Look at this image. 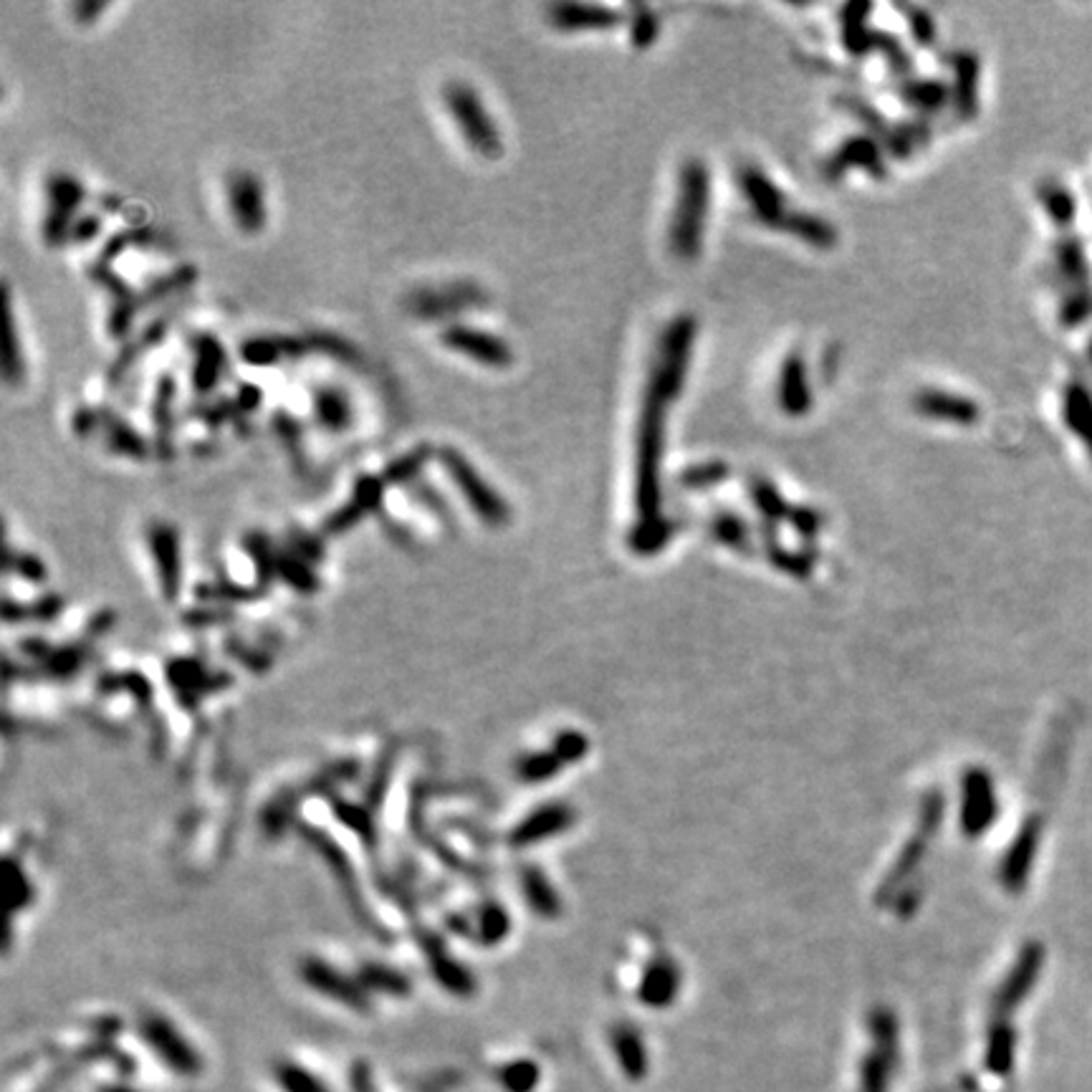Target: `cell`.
Here are the masks:
<instances>
[{
    "label": "cell",
    "instance_id": "cell-1",
    "mask_svg": "<svg viewBox=\"0 0 1092 1092\" xmlns=\"http://www.w3.org/2000/svg\"><path fill=\"white\" fill-rule=\"evenodd\" d=\"M666 405L661 394L645 389L643 415L638 427V473H635V501H638L640 526L658 523L661 508V458L666 437Z\"/></svg>",
    "mask_w": 1092,
    "mask_h": 1092
},
{
    "label": "cell",
    "instance_id": "cell-2",
    "mask_svg": "<svg viewBox=\"0 0 1092 1092\" xmlns=\"http://www.w3.org/2000/svg\"><path fill=\"white\" fill-rule=\"evenodd\" d=\"M709 200V170L701 160H688L681 170V190H678V205L671 228V248L678 258H693L701 251Z\"/></svg>",
    "mask_w": 1092,
    "mask_h": 1092
},
{
    "label": "cell",
    "instance_id": "cell-3",
    "mask_svg": "<svg viewBox=\"0 0 1092 1092\" xmlns=\"http://www.w3.org/2000/svg\"><path fill=\"white\" fill-rule=\"evenodd\" d=\"M693 339H696V319L693 316H678L663 331L651 379H648V389L661 394L663 400L671 402L681 392L688 362H691Z\"/></svg>",
    "mask_w": 1092,
    "mask_h": 1092
},
{
    "label": "cell",
    "instance_id": "cell-4",
    "mask_svg": "<svg viewBox=\"0 0 1092 1092\" xmlns=\"http://www.w3.org/2000/svg\"><path fill=\"white\" fill-rule=\"evenodd\" d=\"M442 99L448 104L450 114H453L455 124L463 132V137L468 139V144L478 155H501V134H498L493 117L483 107L478 91L473 86L465 84V81H450L442 89Z\"/></svg>",
    "mask_w": 1092,
    "mask_h": 1092
},
{
    "label": "cell",
    "instance_id": "cell-5",
    "mask_svg": "<svg viewBox=\"0 0 1092 1092\" xmlns=\"http://www.w3.org/2000/svg\"><path fill=\"white\" fill-rule=\"evenodd\" d=\"M440 460L450 473V478H453V483L463 493L465 501L470 503V511L480 521L490 523V526H503L508 521V503L490 488L488 480L475 470V465L460 450L442 448Z\"/></svg>",
    "mask_w": 1092,
    "mask_h": 1092
},
{
    "label": "cell",
    "instance_id": "cell-6",
    "mask_svg": "<svg viewBox=\"0 0 1092 1092\" xmlns=\"http://www.w3.org/2000/svg\"><path fill=\"white\" fill-rule=\"evenodd\" d=\"M139 1037L150 1045V1050L170 1067L175 1075L195 1077L203 1070V1060L197 1055L195 1047L180 1034V1029L170 1019L160 1014H147L139 1022Z\"/></svg>",
    "mask_w": 1092,
    "mask_h": 1092
},
{
    "label": "cell",
    "instance_id": "cell-7",
    "mask_svg": "<svg viewBox=\"0 0 1092 1092\" xmlns=\"http://www.w3.org/2000/svg\"><path fill=\"white\" fill-rule=\"evenodd\" d=\"M442 346H448L453 352L465 354V357L475 359V362L485 364V367H508L513 359L511 346L508 341H503L501 336L490 334V331L473 329V326L463 324H450L440 331Z\"/></svg>",
    "mask_w": 1092,
    "mask_h": 1092
},
{
    "label": "cell",
    "instance_id": "cell-8",
    "mask_svg": "<svg viewBox=\"0 0 1092 1092\" xmlns=\"http://www.w3.org/2000/svg\"><path fill=\"white\" fill-rule=\"evenodd\" d=\"M301 979L311 986L314 991L324 994V997L334 999V1002L344 1004V1007L354 1009L359 1014H367L372 1009L367 999V991L357 984L349 976H341L334 966L324 964L319 959H306L301 964Z\"/></svg>",
    "mask_w": 1092,
    "mask_h": 1092
},
{
    "label": "cell",
    "instance_id": "cell-9",
    "mask_svg": "<svg viewBox=\"0 0 1092 1092\" xmlns=\"http://www.w3.org/2000/svg\"><path fill=\"white\" fill-rule=\"evenodd\" d=\"M81 197H84V187L69 172H56V175L48 177V213L46 223H43V238L51 245H56V240L64 238L66 233H71V215L79 208Z\"/></svg>",
    "mask_w": 1092,
    "mask_h": 1092
},
{
    "label": "cell",
    "instance_id": "cell-10",
    "mask_svg": "<svg viewBox=\"0 0 1092 1092\" xmlns=\"http://www.w3.org/2000/svg\"><path fill=\"white\" fill-rule=\"evenodd\" d=\"M228 200L235 225L243 233H258L266 223V203L258 177L248 170H235L228 177Z\"/></svg>",
    "mask_w": 1092,
    "mask_h": 1092
},
{
    "label": "cell",
    "instance_id": "cell-11",
    "mask_svg": "<svg viewBox=\"0 0 1092 1092\" xmlns=\"http://www.w3.org/2000/svg\"><path fill=\"white\" fill-rule=\"evenodd\" d=\"M147 538H150L152 562H155L162 590L172 600L177 592V582H180V541H177L175 526L167 521H155L147 531Z\"/></svg>",
    "mask_w": 1092,
    "mask_h": 1092
},
{
    "label": "cell",
    "instance_id": "cell-12",
    "mask_svg": "<svg viewBox=\"0 0 1092 1092\" xmlns=\"http://www.w3.org/2000/svg\"><path fill=\"white\" fill-rule=\"evenodd\" d=\"M913 407L923 417L943 422H959V425H974L981 417L979 402L961 397L956 392H943V389H921L913 400Z\"/></svg>",
    "mask_w": 1092,
    "mask_h": 1092
},
{
    "label": "cell",
    "instance_id": "cell-13",
    "mask_svg": "<svg viewBox=\"0 0 1092 1092\" xmlns=\"http://www.w3.org/2000/svg\"><path fill=\"white\" fill-rule=\"evenodd\" d=\"M739 185L741 190H744V195H747L749 203H752L754 215H757L762 223L777 225L779 220L784 218L787 210H784L782 192L777 190V185H774V182L769 180L762 170H759V167H752V165L741 167Z\"/></svg>",
    "mask_w": 1092,
    "mask_h": 1092
},
{
    "label": "cell",
    "instance_id": "cell-14",
    "mask_svg": "<svg viewBox=\"0 0 1092 1092\" xmlns=\"http://www.w3.org/2000/svg\"><path fill=\"white\" fill-rule=\"evenodd\" d=\"M550 21L560 31H595L618 26L620 13L598 3H557L550 8Z\"/></svg>",
    "mask_w": 1092,
    "mask_h": 1092
},
{
    "label": "cell",
    "instance_id": "cell-15",
    "mask_svg": "<svg viewBox=\"0 0 1092 1092\" xmlns=\"http://www.w3.org/2000/svg\"><path fill=\"white\" fill-rule=\"evenodd\" d=\"M1062 420L1065 427L1082 442V450L1092 458V392L1080 379H1070L1062 392Z\"/></svg>",
    "mask_w": 1092,
    "mask_h": 1092
},
{
    "label": "cell",
    "instance_id": "cell-16",
    "mask_svg": "<svg viewBox=\"0 0 1092 1092\" xmlns=\"http://www.w3.org/2000/svg\"><path fill=\"white\" fill-rule=\"evenodd\" d=\"M779 407L787 415H805L812 407V389L807 384V364L800 354H787L779 372Z\"/></svg>",
    "mask_w": 1092,
    "mask_h": 1092
},
{
    "label": "cell",
    "instance_id": "cell-17",
    "mask_svg": "<svg viewBox=\"0 0 1092 1092\" xmlns=\"http://www.w3.org/2000/svg\"><path fill=\"white\" fill-rule=\"evenodd\" d=\"M567 825H570V812L565 807H541L513 830L511 842L513 845H531V842L543 840V837L557 835Z\"/></svg>",
    "mask_w": 1092,
    "mask_h": 1092
},
{
    "label": "cell",
    "instance_id": "cell-18",
    "mask_svg": "<svg viewBox=\"0 0 1092 1092\" xmlns=\"http://www.w3.org/2000/svg\"><path fill=\"white\" fill-rule=\"evenodd\" d=\"M613 1045L625 1077L643 1080L648 1075V1052H645L640 1034L633 1027H618L613 1034Z\"/></svg>",
    "mask_w": 1092,
    "mask_h": 1092
},
{
    "label": "cell",
    "instance_id": "cell-19",
    "mask_svg": "<svg viewBox=\"0 0 1092 1092\" xmlns=\"http://www.w3.org/2000/svg\"><path fill=\"white\" fill-rule=\"evenodd\" d=\"M774 228L789 230V233L800 235L802 240H807L812 245H820V248H832L837 240V230L827 220L810 213H784V218Z\"/></svg>",
    "mask_w": 1092,
    "mask_h": 1092
},
{
    "label": "cell",
    "instance_id": "cell-20",
    "mask_svg": "<svg viewBox=\"0 0 1092 1092\" xmlns=\"http://www.w3.org/2000/svg\"><path fill=\"white\" fill-rule=\"evenodd\" d=\"M956 84H954V102L959 114L969 117L976 112V99H979V64L976 56L961 54L956 56Z\"/></svg>",
    "mask_w": 1092,
    "mask_h": 1092
},
{
    "label": "cell",
    "instance_id": "cell-21",
    "mask_svg": "<svg viewBox=\"0 0 1092 1092\" xmlns=\"http://www.w3.org/2000/svg\"><path fill=\"white\" fill-rule=\"evenodd\" d=\"M314 412L316 420L321 422V427L326 430H346L349 427V402H346L344 394L334 387H319L314 392Z\"/></svg>",
    "mask_w": 1092,
    "mask_h": 1092
},
{
    "label": "cell",
    "instance_id": "cell-22",
    "mask_svg": "<svg viewBox=\"0 0 1092 1092\" xmlns=\"http://www.w3.org/2000/svg\"><path fill=\"white\" fill-rule=\"evenodd\" d=\"M195 389L197 392H208L213 389L215 379L220 377V362H223V352H220L218 341L208 334L195 336Z\"/></svg>",
    "mask_w": 1092,
    "mask_h": 1092
},
{
    "label": "cell",
    "instance_id": "cell-23",
    "mask_svg": "<svg viewBox=\"0 0 1092 1092\" xmlns=\"http://www.w3.org/2000/svg\"><path fill=\"white\" fill-rule=\"evenodd\" d=\"M1039 959H1042L1039 949H1027V954H1024L1022 961H1019V969L1014 971L1012 979L1004 984L1002 994H999V1007L1012 1009L1014 1004H1019L1024 997H1027L1029 986H1032L1034 979H1037Z\"/></svg>",
    "mask_w": 1092,
    "mask_h": 1092
},
{
    "label": "cell",
    "instance_id": "cell-24",
    "mask_svg": "<svg viewBox=\"0 0 1092 1092\" xmlns=\"http://www.w3.org/2000/svg\"><path fill=\"white\" fill-rule=\"evenodd\" d=\"M678 991V974L671 964H658L648 971L643 986H640V999L651 1007H666L673 1002Z\"/></svg>",
    "mask_w": 1092,
    "mask_h": 1092
},
{
    "label": "cell",
    "instance_id": "cell-25",
    "mask_svg": "<svg viewBox=\"0 0 1092 1092\" xmlns=\"http://www.w3.org/2000/svg\"><path fill=\"white\" fill-rule=\"evenodd\" d=\"M896 1062V1055H888V1052L873 1047V1052L865 1057L863 1070H860V1092H888Z\"/></svg>",
    "mask_w": 1092,
    "mask_h": 1092
},
{
    "label": "cell",
    "instance_id": "cell-26",
    "mask_svg": "<svg viewBox=\"0 0 1092 1092\" xmlns=\"http://www.w3.org/2000/svg\"><path fill=\"white\" fill-rule=\"evenodd\" d=\"M865 167V170L870 172H880L878 165H880V152L878 147L873 144V139H853V142H845L840 147V152H837L835 157V175H840L842 170H848V167Z\"/></svg>",
    "mask_w": 1092,
    "mask_h": 1092
},
{
    "label": "cell",
    "instance_id": "cell-27",
    "mask_svg": "<svg viewBox=\"0 0 1092 1092\" xmlns=\"http://www.w3.org/2000/svg\"><path fill=\"white\" fill-rule=\"evenodd\" d=\"M523 898H528V903L538 916H557V911H560V901L552 893V885L533 868L523 873Z\"/></svg>",
    "mask_w": 1092,
    "mask_h": 1092
},
{
    "label": "cell",
    "instance_id": "cell-28",
    "mask_svg": "<svg viewBox=\"0 0 1092 1092\" xmlns=\"http://www.w3.org/2000/svg\"><path fill=\"white\" fill-rule=\"evenodd\" d=\"M1014 1065V1032L1009 1027H997L989 1037L986 1067L997 1075H1007Z\"/></svg>",
    "mask_w": 1092,
    "mask_h": 1092
},
{
    "label": "cell",
    "instance_id": "cell-29",
    "mask_svg": "<svg viewBox=\"0 0 1092 1092\" xmlns=\"http://www.w3.org/2000/svg\"><path fill=\"white\" fill-rule=\"evenodd\" d=\"M969 794L976 797L974 810L966 812V832H981V827L994 817V794H991L989 782L984 777H974L969 784Z\"/></svg>",
    "mask_w": 1092,
    "mask_h": 1092
},
{
    "label": "cell",
    "instance_id": "cell-30",
    "mask_svg": "<svg viewBox=\"0 0 1092 1092\" xmlns=\"http://www.w3.org/2000/svg\"><path fill=\"white\" fill-rule=\"evenodd\" d=\"M276 1082L283 1092H329V1087L321 1085L319 1077L293 1062H283L276 1067Z\"/></svg>",
    "mask_w": 1092,
    "mask_h": 1092
},
{
    "label": "cell",
    "instance_id": "cell-31",
    "mask_svg": "<svg viewBox=\"0 0 1092 1092\" xmlns=\"http://www.w3.org/2000/svg\"><path fill=\"white\" fill-rule=\"evenodd\" d=\"M498 1082L506 1092H533L538 1085V1065L531 1060H516L498 1070Z\"/></svg>",
    "mask_w": 1092,
    "mask_h": 1092
},
{
    "label": "cell",
    "instance_id": "cell-32",
    "mask_svg": "<svg viewBox=\"0 0 1092 1092\" xmlns=\"http://www.w3.org/2000/svg\"><path fill=\"white\" fill-rule=\"evenodd\" d=\"M3 309H6V379L8 384H16L23 377V354H18V341H16V321H13L11 311V296L3 299Z\"/></svg>",
    "mask_w": 1092,
    "mask_h": 1092
},
{
    "label": "cell",
    "instance_id": "cell-33",
    "mask_svg": "<svg viewBox=\"0 0 1092 1092\" xmlns=\"http://www.w3.org/2000/svg\"><path fill=\"white\" fill-rule=\"evenodd\" d=\"M107 442H109V448L124 455H144V450H147L144 448L142 437H139L137 432L127 425V422H119V420H112L107 425Z\"/></svg>",
    "mask_w": 1092,
    "mask_h": 1092
},
{
    "label": "cell",
    "instance_id": "cell-34",
    "mask_svg": "<svg viewBox=\"0 0 1092 1092\" xmlns=\"http://www.w3.org/2000/svg\"><path fill=\"white\" fill-rule=\"evenodd\" d=\"M364 984L374 991L394 994V997H407L410 994V981L402 979L400 974H394L389 969H379V966L364 971Z\"/></svg>",
    "mask_w": 1092,
    "mask_h": 1092
},
{
    "label": "cell",
    "instance_id": "cell-35",
    "mask_svg": "<svg viewBox=\"0 0 1092 1092\" xmlns=\"http://www.w3.org/2000/svg\"><path fill=\"white\" fill-rule=\"evenodd\" d=\"M427 455H430V448L420 445V448H415L412 453H407V455H402V458L392 460V463L387 465V470H384V480H387V483H400V480L412 478V475L420 470V465L425 463Z\"/></svg>",
    "mask_w": 1092,
    "mask_h": 1092
},
{
    "label": "cell",
    "instance_id": "cell-36",
    "mask_svg": "<svg viewBox=\"0 0 1092 1092\" xmlns=\"http://www.w3.org/2000/svg\"><path fill=\"white\" fill-rule=\"evenodd\" d=\"M729 475V468L724 463H701L696 468L686 470L681 475L683 488H709V485L719 483Z\"/></svg>",
    "mask_w": 1092,
    "mask_h": 1092
},
{
    "label": "cell",
    "instance_id": "cell-37",
    "mask_svg": "<svg viewBox=\"0 0 1092 1092\" xmlns=\"http://www.w3.org/2000/svg\"><path fill=\"white\" fill-rule=\"evenodd\" d=\"M908 102L918 104L923 109H936L941 107L943 99H946V86L936 84V81H923V84H911L906 89Z\"/></svg>",
    "mask_w": 1092,
    "mask_h": 1092
},
{
    "label": "cell",
    "instance_id": "cell-38",
    "mask_svg": "<svg viewBox=\"0 0 1092 1092\" xmlns=\"http://www.w3.org/2000/svg\"><path fill=\"white\" fill-rule=\"evenodd\" d=\"M278 352H281V349L268 339H248L243 346H240V354H243V357L251 364H256V367L276 362Z\"/></svg>",
    "mask_w": 1092,
    "mask_h": 1092
},
{
    "label": "cell",
    "instance_id": "cell-39",
    "mask_svg": "<svg viewBox=\"0 0 1092 1092\" xmlns=\"http://www.w3.org/2000/svg\"><path fill=\"white\" fill-rule=\"evenodd\" d=\"M658 36V16L651 8H640L638 16L633 21V41L635 46L645 48L651 46L653 38Z\"/></svg>",
    "mask_w": 1092,
    "mask_h": 1092
},
{
    "label": "cell",
    "instance_id": "cell-40",
    "mask_svg": "<svg viewBox=\"0 0 1092 1092\" xmlns=\"http://www.w3.org/2000/svg\"><path fill=\"white\" fill-rule=\"evenodd\" d=\"M160 387H157V397H155V422H157V430H170V397H172V377L170 374H162L160 377Z\"/></svg>",
    "mask_w": 1092,
    "mask_h": 1092
},
{
    "label": "cell",
    "instance_id": "cell-41",
    "mask_svg": "<svg viewBox=\"0 0 1092 1092\" xmlns=\"http://www.w3.org/2000/svg\"><path fill=\"white\" fill-rule=\"evenodd\" d=\"M555 757H547V754H536V757L523 759L518 774H521L526 782H541V779H550L557 772Z\"/></svg>",
    "mask_w": 1092,
    "mask_h": 1092
},
{
    "label": "cell",
    "instance_id": "cell-42",
    "mask_svg": "<svg viewBox=\"0 0 1092 1092\" xmlns=\"http://www.w3.org/2000/svg\"><path fill=\"white\" fill-rule=\"evenodd\" d=\"M754 493V501H757V506L762 508L767 516H774L777 518L779 513H784V501H782V495L777 493V490L772 488V483H767V480H757L752 488Z\"/></svg>",
    "mask_w": 1092,
    "mask_h": 1092
},
{
    "label": "cell",
    "instance_id": "cell-43",
    "mask_svg": "<svg viewBox=\"0 0 1092 1092\" xmlns=\"http://www.w3.org/2000/svg\"><path fill=\"white\" fill-rule=\"evenodd\" d=\"M8 565H11V567L16 565V570L21 572L23 577H28V580H43V577H46L43 562L33 560V557H28V555L16 557V555H13V550L8 552Z\"/></svg>",
    "mask_w": 1092,
    "mask_h": 1092
},
{
    "label": "cell",
    "instance_id": "cell-44",
    "mask_svg": "<svg viewBox=\"0 0 1092 1092\" xmlns=\"http://www.w3.org/2000/svg\"><path fill=\"white\" fill-rule=\"evenodd\" d=\"M913 33H916V38L921 43H933V36H936V28H933V18H928L923 11H913Z\"/></svg>",
    "mask_w": 1092,
    "mask_h": 1092
},
{
    "label": "cell",
    "instance_id": "cell-45",
    "mask_svg": "<svg viewBox=\"0 0 1092 1092\" xmlns=\"http://www.w3.org/2000/svg\"><path fill=\"white\" fill-rule=\"evenodd\" d=\"M352 1090L354 1092H374V1085H372V1072H369L367 1065H362V1062H357L352 1070Z\"/></svg>",
    "mask_w": 1092,
    "mask_h": 1092
},
{
    "label": "cell",
    "instance_id": "cell-46",
    "mask_svg": "<svg viewBox=\"0 0 1092 1092\" xmlns=\"http://www.w3.org/2000/svg\"><path fill=\"white\" fill-rule=\"evenodd\" d=\"M96 230H99V220H96V215H84V218H79L74 225H71V235L81 240L91 238Z\"/></svg>",
    "mask_w": 1092,
    "mask_h": 1092
},
{
    "label": "cell",
    "instance_id": "cell-47",
    "mask_svg": "<svg viewBox=\"0 0 1092 1092\" xmlns=\"http://www.w3.org/2000/svg\"><path fill=\"white\" fill-rule=\"evenodd\" d=\"M104 3H79V6H74V13L81 18V21H89V13H102L104 11Z\"/></svg>",
    "mask_w": 1092,
    "mask_h": 1092
},
{
    "label": "cell",
    "instance_id": "cell-48",
    "mask_svg": "<svg viewBox=\"0 0 1092 1092\" xmlns=\"http://www.w3.org/2000/svg\"><path fill=\"white\" fill-rule=\"evenodd\" d=\"M99 1092H137L134 1087H127V1085H104Z\"/></svg>",
    "mask_w": 1092,
    "mask_h": 1092
}]
</instances>
